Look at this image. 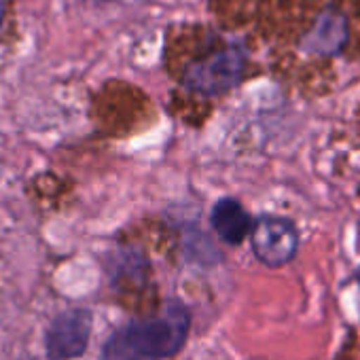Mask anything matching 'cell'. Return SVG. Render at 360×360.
I'll list each match as a JSON object with an SVG mask.
<instances>
[{
	"instance_id": "4",
	"label": "cell",
	"mask_w": 360,
	"mask_h": 360,
	"mask_svg": "<svg viewBox=\"0 0 360 360\" xmlns=\"http://www.w3.org/2000/svg\"><path fill=\"white\" fill-rule=\"evenodd\" d=\"M250 244L255 257L271 269L288 265L299 250L297 227L288 219L261 217L250 229Z\"/></svg>"
},
{
	"instance_id": "2",
	"label": "cell",
	"mask_w": 360,
	"mask_h": 360,
	"mask_svg": "<svg viewBox=\"0 0 360 360\" xmlns=\"http://www.w3.org/2000/svg\"><path fill=\"white\" fill-rule=\"evenodd\" d=\"M94 328V316L85 307L60 311L45 330V354L49 360H75L85 354Z\"/></svg>"
},
{
	"instance_id": "1",
	"label": "cell",
	"mask_w": 360,
	"mask_h": 360,
	"mask_svg": "<svg viewBox=\"0 0 360 360\" xmlns=\"http://www.w3.org/2000/svg\"><path fill=\"white\" fill-rule=\"evenodd\" d=\"M189 328V307L172 299L157 316L119 326L104 341L100 360H167L185 347Z\"/></svg>"
},
{
	"instance_id": "6",
	"label": "cell",
	"mask_w": 360,
	"mask_h": 360,
	"mask_svg": "<svg viewBox=\"0 0 360 360\" xmlns=\"http://www.w3.org/2000/svg\"><path fill=\"white\" fill-rule=\"evenodd\" d=\"M210 219H212V227L219 233V238L229 246L242 244L252 229V221H250L248 212L244 210V206L238 200H231V198L217 202Z\"/></svg>"
},
{
	"instance_id": "8",
	"label": "cell",
	"mask_w": 360,
	"mask_h": 360,
	"mask_svg": "<svg viewBox=\"0 0 360 360\" xmlns=\"http://www.w3.org/2000/svg\"><path fill=\"white\" fill-rule=\"evenodd\" d=\"M0 15H3V7H0Z\"/></svg>"
},
{
	"instance_id": "3",
	"label": "cell",
	"mask_w": 360,
	"mask_h": 360,
	"mask_svg": "<svg viewBox=\"0 0 360 360\" xmlns=\"http://www.w3.org/2000/svg\"><path fill=\"white\" fill-rule=\"evenodd\" d=\"M242 70H244L242 51L229 47L210 58L193 62L185 72V85L202 96H219L240 83Z\"/></svg>"
},
{
	"instance_id": "5",
	"label": "cell",
	"mask_w": 360,
	"mask_h": 360,
	"mask_svg": "<svg viewBox=\"0 0 360 360\" xmlns=\"http://www.w3.org/2000/svg\"><path fill=\"white\" fill-rule=\"evenodd\" d=\"M345 43H347V20L341 13L328 9L316 20L314 28L305 34L301 49L316 56H335L345 47Z\"/></svg>"
},
{
	"instance_id": "7",
	"label": "cell",
	"mask_w": 360,
	"mask_h": 360,
	"mask_svg": "<svg viewBox=\"0 0 360 360\" xmlns=\"http://www.w3.org/2000/svg\"><path fill=\"white\" fill-rule=\"evenodd\" d=\"M354 278H356V282H358V284H360V267H358V269H356V274H354Z\"/></svg>"
}]
</instances>
